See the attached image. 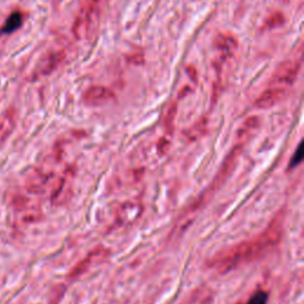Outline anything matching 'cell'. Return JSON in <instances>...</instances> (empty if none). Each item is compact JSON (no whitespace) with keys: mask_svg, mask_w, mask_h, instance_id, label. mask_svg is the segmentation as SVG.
I'll use <instances>...</instances> for the list:
<instances>
[{"mask_svg":"<svg viewBox=\"0 0 304 304\" xmlns=\"http://www.w3.org/2000/svg\"><path fill=\"white\" fill-rule=\"evenodd\" d=\"M14 126H16V112L13 108H8L0 118V146L10 137Z\"/></svg>","mask_w":304,"mask_h":304,"instance_id":"cell-10","label":"cell"},{"mask_svg":"<svg viewBox=\"0 0 304 304\" xmlns=\"http://www.w3.org/2000/svg\"><path fill=\"white\" fill-rule=\"evenodd\" d=\"M286 95H288L286 88L270 86L257 98V100L254 101V106L259 109H269L284 100Z\"/></svg>","mask_w":304,"mask_h":304,"instance_id":"cell-8","label":"cell"},{"mask_svg":"<svg viewBox=\"0 0 304 304\" xmlns=\"http://www.w3.org/2000/svg\"><path fill=\"white\" fill-rule=\"evenodd\" d=\"M284 224L285 210L282 209L262 233L215 254L208 266L220 274H226L264 258L282 241Z\"/></svg>","mask_w":304,"mask_h":304,"instance_id":"cell-1","label":"cell"},{"mask_svg":"<svg viewBox=\"0 0 304 304\" xmlns=\"http://www.w3.org/2000/svg\"><path fill=\"white\" fill-rule=\"evenodd\" d=\"M205 127H207V121H205L204 119L199 121L195 126H193L192 129L187 132V138L199 137V132H200V135H201V132L204 131Z\"/></svg>","mask_w":304,"mask_h":304,"instance_id":"cell-14","label":"cell"},{"mask_svg":"<svg viewBox=\"0 0 304 304\" xmlns=\"http://www.w3.org/2000/svg\"><path fill=\"white\" fill-rule=\"evenodd\" d=\"M22 24H23V13L19 12V11H14V12H12L7 17L6 22H5V24L2 25L0 33L11 34L13 33V31L18 30Z\"/></svg>","mask_w":304,"mask_h":304,"instance_id":"cell-11","label":"cell"},{"mask_svg":"<svg viewBox=\"0 0 304 304\" xmlns=\"http://www.w3.org/2000/svg\"><path fill=\"white\" fill-rule=\"evenodd\" d=\"M268 292L264 290H258L252 295L246 304H268Z\"/></svg>","mask_w":304,"mask_h":304,"instance_id":"cell-13","label":"cell"},{"mask_svg":"<svg viewBox=\"0 0 304 304\" xmlns=\"http://www.w3.org/2000/svg\"><path fill=\"white\" fill-rule=\"evenodd\" d=\"M109 254H111V251L105 247V246H97V247L93 248V250L87 254L85 258L81 260L79 264L75 265L74 268L71 269L70 273H69L68 276L69 279L80 278L81 276L87 273L92 268L102 264V263L108 258Z\"/></svg>","mask_w":304,"mask_h":304,"instance_id":"cell-5","label":"cell"},{"mask_svg":"<svg viewBox=\"0 0 304 304\" xmlns=\"http://www.w3.org/2000/svg\"><path fill=\"white\" fill-rule=\"evenodd\" d=\"M284 24V16L280 12H276L271 14L268 19L265 20V28L269 29H274L279 28Z\"/></svg>","mask_w":304,"mask_h":304,"instance_id":"cell-12","label":"cell"},{"mask_svg":"<svg viewBox=\"0 0 304 304\" xmlns=\"http://www.w3.org/2000/svg\"><path fill=\"white\" fill-rule=\"evenodd\" d=\"M102 0H85L75 18L73 34L76 39H91L100 24Z\"/></svg>","mask_w":304,"mask_h":304,"instance_id":"cell-3","label":"cell"},{"mask_svg":"<svg viewBox=\"0 0 304 304\" xmlns=\"http://www.w3.org/2000/svg\"><path fill=\"white\" fill-rule=\"evenodd\" d=\"M259 126H260V119L258 117H256V115L247 118V119L241 124L238 132H236V143H234L233 146H232L230 153L226 156L225 161L222 162L221 167H220L219 171L216 172L215 177L213 178L212 183H210L209 187H208L207 189H205L204 192L193 202L192 205H189V208H187V209L182 213V215L179 216V220L177 221V224H176L175 230H173L172 233L178 232L177 234H179L181 232L187 230L188 226H189L190 222L193 221V219L196 216V214L204 207L205 203L209 201L210 198L215 194V192H218L220 188L226 183V181L230 178L232 172H233L234 169H236V163H238L242 150H244V147L247 145L248 141L251 140V138L256 135V132L258 131Z\"/></svg>","mask_w":304,"mask_h":304,"instance_id":"cell-2","label":"cell"},{"mask_svg":"<svg viewBox=\"0 0 304 304\" xmlns=\"http://www.w3.org/2000/svg\"><path fill=\"white\" fill-rule=\"evenodd\" d=\"M301 161H302V145H300L297 147L296 156L294 155V157H292L291 162H290V169H291V168L296 167L298 163H301Z\"/></svg>","mask_w":304,"mask_h":304,"instance_id":"cell-15","label":"cell"},{"mask_svg":"<svg viewBox=\"0 0 304 304\" xmlns=\"http://www.w3.org/2000/svg\"><path fill=\"white\" fill-rule=\"evenodd\" d=\"M301 61L290 59L285 60L277 67L270 79V86L282 87L288 89L295 83L301 71Z\"/></svg>","mask_w":304,"mask_h":304,"instance_id":"cell-4","label":"cell"},{"mask_svg":"<svg viewBox=\"0 0 304 304\" xmlns=\"http://www.w3.org/2000/svg\"><path fill=\"white\" fill-rule=\"evenodd\" d=\"M214 49L220 62H227L238 50V40L230 34H221L214 40Z\"/></svg>","mask_w":304,"mask_h":304,"instance_id":"cell-7","label":"cell"},{"mask_svg":"<svg viewBox=\"0 0 304 304\" xmlns=\"http://www.w3.org/2000/svg\"><path fill=\"white\" fill-rule=\"evenodd\" d=\"M67 60V53L65 50H56L48 53L42 57L34 70V76H46L56 70L59 67Z\"/></svg>","mask_w":304,"mask_h":304,"instance_id":"cell-6","label":"cell"},{"mask_svg":"<svg viewBox=\"0 0 304 304\" xmlns=\"http://www.w3.org/2000/svg\"><path fill=\"white\" fill-rule=\"evenodd\" d=\"M115 94L111 88L105 86H92L83 95V101L88 106H102L114 100Z\"/></svg>","mask_w":304,"mask_h":304,"instance_id":"cell-9","label":"cell"}]
</instances>
